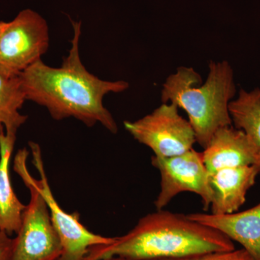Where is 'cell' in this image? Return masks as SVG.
<instances>
[{"label": "cell", "instance_id": "6da1fadb", "mask_svg": "<svg viewBox=\"0 0 260 260\" xmlns=\"http://www.w3.org/2000/svg\"><path fill=\"white\" fill-rule=\"evenodd\" d=\"M72 24L71 48L60 68L48 66L40 59L19 75L25 99L47 108L55 120L73 117L88 126L100 123L116 134L117 124L103 100L108 93L124 91L129 83L107 81L89 73L80 56L81 23Z\"/></svg>", "mask_w": 260, "mask_h": 260}, {"label": "cell", "instance_id": "7a4b0ae2", "mask_svg": "<svg viewBox=\"0 0 260 260\" xmlns=\"http://www.w3.org/2000/svg\"><path fill=\"white\" fill-rule=\"evenodd\" d=\"M235 249L221 232L191 220L187 215L156 210L140 218L125 235L109 244L94 246L84 260L121 256L148 260Z\"/></svg>", "mask_w": 260, "mask_h": 260}, {"label": "cell", "instance_id": "3957f363", "mask_svg": "<svg viewBox=\"0 0 260 260\" xmlns=\"http://www.w3.org/2000/svg\"><path fill=\"white\" fill-rule=\"evenodd\" d=\"M202 82L193 68L180 67L162 85L161 102L185 111L197 143L205 149L217 130L232 125L229 105L237 90L226 61H210L208 78L203 85Z\"/></svg>", "mask_w": 260, "mask_h": 260}, {"label": "cell", "instance_id": "277c9868", "mask_svg": "<svg viewBox=\"0 0 260 260\" xmlns=\"http://www.w3.org/2000/svg\"><path fill=\"white\" fill-rule=\"evenodd\" d=\"M28 155L26 148L20 149L14 159L13 169L29 189L30 198L14 238L12 260H58L62 251L60 239L51 221L47 203L29 172Z\"/></svg>", "mask_w": 260, "mask_h": 260}, {"label": "cell", "instance_id": "5b68a950", "mask_svg": "<svg viewBox=\"0 0 260 260\" xmlns=\"http://www.w3.org/2000/svg\"><path fill=\"white\" fill-rule=\"evenodd\" d=\"M49 45L45 19L34 10H22L8 22L0 38V75L7 78L18 77L42 59Z\"/></svg>", "mask_w": 260, "mask_h": 260}, {"label": "cell", "instance_id": "8992f818", "mask_svg": "<svg viewBox=\"0 0 260 260\" xmlns=\"http://www.w3.org/2000/svg\"><path fill=\"white\" fill-rule=\"evenodd\" d=\"M124 125L135 140L159 158L181 155L197 143L190 123L179 115V107L172 103H164L151 114L137 121H125Z\"/></svg>", "mask_w": 260, "mask_h": 260}, {"label": "cell", "instance_id": "52a82bcc", "mask_svg": "<svg viewBox=\"0 0 260 260\" xmlns=\"http://www.w3.org/2000/svg\"><path fill=\"white\" fill-rule=\"evenodd\" d=\"M28 145L32 164L39 175V179L32 177V181L47 203L51 221L60 239L62 251L58 260H84L90 248L114 242L115 237H103L89 231L80 222L79 213H69L63 210L49 186L40 145L31 141Z\"/></svg>", "mask_w": 260, "mask_h": 260}, {"label": "cell", "instance_id": "ba28073f", "mask_svg": "<svg viewBox=\"0 0 260 260\" xmlns=\"http://www.w3.org/2000/svg\"><path fill=\"white\" fill-rule=\"evenodd\" d=\"M151 164L160 176V192L154 202L156 210H162L181 192L199 195L204 210H208L213 200L210 173L203 161V153L191 148L185 153L169 158L152 156Z\"/></svg>", "mask_w": 260, "mask_h": 260}, {"label": "cell", "instance_id": "9c48e42d", "mask_svg": "<svg viewBox=\"0 0 260 260\" xmlns=\"http://www.w3.org/2000/svg\"><path fill=\"white\" fill-rule=\"evenodd\" d=\"M209 173L227 168L257 165L259 155L254 145L241 129L223 126L214 133L203 152Z\"/></svg>", "mask_w": 260, "mask_h": 260}, {"label": "cell", "instance_id": "30bf717a", "mask_svg": "<svg viewBox=\"0 0 260 260\" xmlns=\"http://www.w3.org/2000/svg\"><path fill=\"white\" fill-rule=\"evenodd\" d=\"M188 218L221 232L239 243L254 260H260V203L250 209L225 215L187 214Z\"/></svg>", "mask_w": 260, "mask_h": 260}, {"label": "cell", "instance_id": "8fae6325", "mask_svg": "<svg viewBox=\"0 0 260 260\" xmlns=\"http://www.w3.org/2000/svg\"><path fill=\"white\" fill-rule=\"evenodd\" d=\"M259 171L255 166L227 168L210 173L213 200L211 213H236L245 203L248 191L255 184Z\"/></svg>", "mask_w": 260, "mask_h": 260}, {"label": "cell", "instance_id": "7c38bea8", "mask_svg": "<svg viewBox=\"0 0 260 260\" xmlns=\"http://www.w3.org/2000/svg\"><path fill=\"white\" fill-rule=\"evenodd\" d=\"M16 138L0 136V232L18 234L26 205L15 194L10 175V161Z\"/></svg>", "mask_w": 260, "mask_h": 260}, {"label": "cell", "instance_id": "4fadbf2b", "mask_svg": "<svg viewBox=\"0 0 260 260\" xmlns=\"http://www.w3.org/2000/svg\"><path fill=\"white\" fill-rule=\"evenodd\" d=\"M229 111L236 129L242 130L256 149L260 175V88L250 92L241 89L239 97L229 103Z\"/></svg>", "mask_w": 260, "mask_h": 260}, {"label": "cell", "instance_id": "5bb4252c", "mask_svg": "<svg viewBox=\"0 0 260 260\" xmlns=\"http://www.w3.org/2000/svg\"><path fill=\"white\" fill-rule=\"evenodd\" d=\"M25 101L19 77L0 75V136L16 137L19 128L28 119L20 112Z\"/></svg>", "mask_w": 260, "mask_h": 260}, {"label": "cell", "instance_id": "9a60e30c", "mask_svg": "<svg viewBox=\"0 0 260 260\" xmlns=\"http://www.w3.org/2000/svg\"><path fill=\"white\" fill-rule=\"evenodd\" d=\"M148 260H254L244 249L230 251L199 253L177 257L160 258Z\"/></svg>", "mask_w": 260, "mask_h": 260}, {"label": "cell", "instance_id": "2e32d148", "mask_svg": "<svg viewBox=\"0 0 260 260\" xmlns=\"http://www.w3.org/2000/svg\"><path fill=\"white\" fill-rule=\"evenodd\" d=\"M5 232H0V260H12L14 239Z\"/></svg>", "mask_w": 260, "mask_h": 260}, {"label": "cell", "instance_id": "e0dca14e", "mask_svg": "<svg viewBox=\"0 0 260 260\" xmlns=\"http://www.w3.org/2000/svg\"><path fill=\"white\" fill-rule=\"evenodd\" d=\"M7 25H8V22L0 21V38H1L2 34L5 28H6Z\"/></svg>", "mask_w": 260, "mask_h": 260}, {"label": "cell", "instance_id": "ac0fdd59", "mask_svg": "<svg viewBox=\"0 0 260 260\" xmlns=\"http://www.w3.org/2000/svg\"><path fill=\"white\" fill-rule=\"evenodd\" d=\"M102 260H129L126 259L125 258L121 257V256H112V257L107 258Z\"/></svg>", "mask_w": 260, "mask_h": 260}]
</instances>
